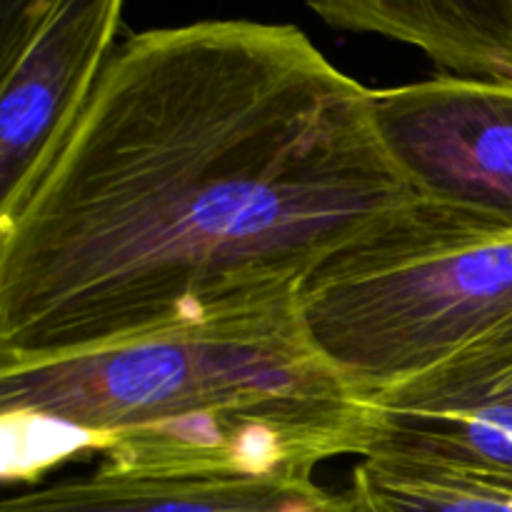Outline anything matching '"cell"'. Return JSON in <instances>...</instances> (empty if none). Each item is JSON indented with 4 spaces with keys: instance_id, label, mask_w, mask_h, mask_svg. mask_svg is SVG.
Returning <instances> with one entry per match:
<instances>
[{
    "instance_id": "cell-2",
    "label": "cell",
    "mask_w": 512,
    "mask_h": 512,
    "mask_svg": "<svg viewBox=\"0 0 512 512\" xmlns=\"http://www.w3.org/2000/svg\"><path fill=\"white\" fill-rule=\"evenodd\" d=\"M5 480L73 455L115 470L313 478L363 458L370 398L330 368L295 303L215 318L118 348L0 363Z\"/></svg>"
},
{
    "instance_id": "cell-1",
    "label": "cell",
    "mask_w": 512,
    "mask_h": 512,
    "mask_svg": "<svg viewBox=\"0 0 512 512\" xmlns=\"http://www.w3.org/2000/svg\"><path fill=\"white\" fill-rule=\"evenodd\" d=\"M370 95L295 25L130 35L0 223V363L295 303L333 255L420 200Z\"/></svg>"
},
{
    "instance_id": "cell-3",
    "label": "cell",
    "mask_w": 512,
    "mask_h": 512,
    "mask_svg": "<svg viewBox=\"0 0 512 512\" xmlns=\"http://www.w3.org/2000/svg\"><path fill=\"white\" fill-rule=\"evenodd\" d=\"M298 315L320 358L375 398L512 330V233L418 200L333 255Z\"/></svg>"
},
{
    "instance_id": "cell-9",
    "label": "cell",
    "mask_w": 512,
    "mask_h": 512,
    "mask_svg": "<svg viewBox=\"0 0 512 512\" xmlns=\"http://www.w3.org/2000/svg\"><path fill=\"white\" fill-rule=\"evenodd\" d=\"M345 498L350 512H512V473L368 455Z\"/></svg>"
},
{
    "instance_id": "cell-4",
    "label": "cell",
    "mask_w": 512,
    "mask_h": 512,
    "mask_svg": "<svg viewBox=\"0 0 512 512\" xmlns=\"http://www.w3.org/2000/svg\"><path fill=\"white\" fill-rule=\"evenodd\" d=\"M123 0H0V223L55 160L113 55Z\"/></svg>"
},
{
    "instance_id": "cell-5",
    "label": "cell",
    "mask_w": 512,
    "mask_h": 512,
    "mask_svg": "<svg viewBox=\"0 0 512 512\" xmlns=\"http://www.w3.org/2000/svg\"><path fill=\"white\" fill-rule=\"evenodd\" d=\"M370 108L420 200L512 233V80L438 75L373 90Z\"/></svg>"
},
{
    "instance_id": "cell-7",
    "label": "cell",
    "mask_w": 512,
    "mask_h": 512,
    "mask_svg": "<svg viewBox=\"0 0 512 512\" xmlns=\"http://www.w3.org/2000/svg\"><path fill=\"white\" fill-rule=\"evenodd\" d=\"M0 512H350L313 478L140 473L100 465L83 478L10 495Z\"/></svg>"
},
{
    "instance_id": "cell-8",
    "label": "cell",
    "mask_w": 512,
    "mask_h": 512,
    "mask_svg": "<svg viewBox=\"0 0 512 512\" xmlns=\"http://www.w3.org/2000/svg\"><path fill=\"white\" fill-rule=\"evenodd\" d=\"M338 30L413 45L463 78L512 80V0H308Z\"/></svg>"
},
{
    "instance_id": "cell-6",
    "label": "cell",
    "mask_w": 512,
    "mask_h": 512,
    "mask_svg": "<svg viewBox=\"0 0 512 512\" xmlns=\"http://www.w3.org/2000/svg\"><path fill=\"white\" fill-rule=\"evenodd\" d=\"M368 455L512 473V330L370 398Z\"/></svg>"
}]
</instances>
